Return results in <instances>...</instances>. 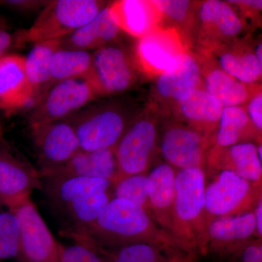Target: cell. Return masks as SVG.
I'll return each mask as SVG.
<instances>
[{"instance_id": "obj_14", "label": "cell", "mask_w": 262, "mask_h": 262, "mask_svg": "<svg viewBox=\"0 0 262 262\" xmlns=\"http://www.w3.org/2000/svg\"><path fill=\"white\" fill-rule=\"evenodd\" d=\"M206 179L201 168L182 169L176 176L174 214L185 223L201 218L206 206Z\"/></svg>"}, {"instance_id": "obj_1", "label": "cell", "mask_w": 262, "mask_h": 262, "mask_svg": "<svg viewBox=\"0 0 262 262\" xmlns=\"http://www.w3.org/2000/svg\"><path fill=\"white\" fill-rule=\"evenodd\" d=\"M48 203L72 237L94 222L113 196L115 183L85 177H41Z\"/></svg>"}, {"instance_id": "obj_18", "label": "cell", "mask_w": 262, "mask_h": 262, "mask_svg": "<svg viewBox=\"0 0 262 262\" xmlns=\"http://www.w3.org/2000/svg\"><path fill=\"white\" fill-rule=\"evenodd\" d=\"M201 80V70L195 58L181 53L170 67L160 74L157 81L158 94L177 101L187 91L196 89Z\"/></svg>"}, {"instance_id": "obj_20", "label": "cell", "mask_w": 262, "mask_h": 262, "mask_svg": "<svg viewBox=\"0 0 262 262\" xmlns=\"http://www.w3.org/2000/svg\"><path fill=\"white\" fill-rule=\"evenodd\" d=\"M181 53L178 44L166 32L146 34L137 45V55L143 65L160 73L168 70Z\"/></svg>"}, {"instance_id": "obj_27", "label": "cell", "mask_w": 262, "mask_h": 262, "mask_svg": "<svg viewBox=\"0 0 262 262\" xmlns=\"http://www.w3.org/2000/svg\"><path fill=\"white\" fill-rule=\"evenodd\" d=\"M92 55L89 51L58 48L52 58V82L85 75L91 68Z\"/></svg>"}, {"instance_id": "obj_21", "label": "cell", "mask_w": 262, "mask_h": 262, "mask_svg": "<svg viewBox=\"0 0 262 262\" xmlns=\"http://www.w3.org/2000/svg\"><path fill=\"white\" fill-rule=\"evenodd\" d=\"M106 262H189V258L149 243H135L108 253L99 248Z\"/></svg>"}, {"instance_id": "obj_34", "label": "cell", "mask_w": 262, "mask_h": 262, "mask_svg": "<svg viewBox=\"0 0 262 262\" xmlns=\"http://www.w3.org/2000/svg\"><path fill=\"white\" fill-rule=\"evenodd\" d=\"M151 5L170 20L183 22L187 18L191 3L187 0H158Z\"/></svg>"}, {"instance_id": "obj_17", "label": "cell", "mask_w": 262, "mask_h": 262, "mask_svg": "<svg viewBox=\"0 0 262 262\" xmlns=\"http://www.w3.org/2000/svg\"><path fill=\"white\" fill-rule=\"evenodd\" d=\"M120 28L110 6L103 7L89 23L67 37L61 38L60 48L64 49H98L117 37Z\"/></svg>"}, {"instance_id": "obj_11", "label": "cell", "mask_w": 262, "mask_h": 262, "mask_svg": "<svg viewBox=\"0 0 262 262\" xmlns=\"http://www.w3.org/2000/svg\"><path fill=\"white\" fill-rule=\"evenodd\" d=\"M35 93L26 73L24 57L0 58V110L11 114L35 101Z\"/></svg>"}, {"instance_id": "obj_6", "label": "cell", "mask_w": 262, "mask_h": 262, "mask_svg": "<svg viewBox=\"0 0 262 262\" xmlns=\"http://www.w3.org/2000/svg\"><path fill=\"white\" fill-rule=\"evenodd\" d=\"M13 211L20 229L19 262H59V244L31 199Z\"/></svg>"}, {"instance_id": "obj_10", "label": "cell", "mask_w": 262, "mask_h": 262, "mask_svg": "<svg viewBox=\"0 0 262 262\" xmlns=\"http://www.w3.org/2000/svg\"><path fill=\"white\" fill-rule=\"evenodd\" d=\"M251 184L232 170L225 169L206 188L205 211L220 218L236 215L249 200Z\"/></svg>"}, {"instance_id": "obj_23", "label": "cell", "mask_w": 262, "mask_h": 262, "mask_svg": "<svg viewBox=\"0 0 262 262\" xmlns=\"http://www.w3.org/2000/svg\"><path fill=\"white\" fill-rule=\"evenodd\" d=\"M60 46L61 39L35 43L28 56L24 58L27 78L36 96L39 90L52 82V58Z\"/></svg>"}, {"instance_id": "obj_29", "label": "cell", "mask_w": 262, "mask_h": 262, "mask_svg": "<svg viewBox=\"0 0 262 262\" xmlns=\"http://www.w3.org/2000/svg\"><path fill=\"white\" fill-rule=\"evenodd\" d=\"M219 63L220 70L244 84L253 83L261 76L262 70L252 53H224Z\"/></svg>"}, {"instance_id": "obj_38", "label": "cell", "mask_w": 262, "mask_h": 262, "mask_svg": "<svg viewBox=\"0 0 262 262\" xmlns=\"http://www.w3.org/2000/svg\"><path fill=\"white\" fill-rule=\"evenodd\" d=\"M256 222V232L258 237H261L262 235V202L260 200L256 206V209L253 212Z\"/></svg>"}, {"instance_id": "obj_32", "label": "cell", "mask_w": 262, "mask_h": 262, "mask_svg": "<svg viewBox=\"0 0 262 262\" xmlns=\"http://www.w3.org/2000/svg\"><path fill=\"white\" fill-rule=\"evenodd\" d=\"M147 176L144 173L122 177L114 185V198L136 203L147 211Z\"/></svg>"}, {"instance_id": "obj_41", "label": "cell", "mask_w": 262, "mask_h": 262, "mask_svg": "<svg viewBox=\"0 0 262 262\" xmlns=\"http://www.w3.org/2000/svg\"><path fill=\"white\" fill-rule=\"evenodd\" d=\"M256 151H257V155L258 157V159H259L260 161L262 162V146L261 144H259V145L256 146Z\"/></svg>"}, {"instance_id": "obj_30", "label": "cell", "mask_w": 262, "mask_h": 262, "mask_svg": "<svg viewBox=\"0 0 262 262\" xmlns=\"http://www.w3.org/2000/svg\"><path fill=\"white\" fill-rule=\"evenodd\" d=\"M248 122L249 118L242 106L224 107L218 122L217 144L222 147L228 148L237 144Z\"/></svg>"}, {"instance_id": "obj_9", "label": "cell", "mask_w": 262, "mask_h": 262, "mask_svg": "<svg viewBox=\"0 0 262 262\" xmlns=\"http://www.w3.org/2000/svg\"><path fill=\"white\" fill-rule=\"evenodd\" d=\"M31 128L42 160V170L63 165L80 150L75 129L69 120H58Z\"/></svg>"}, {"instance_id": "obj_42", "label": "cell", "mask_w": 262, "mask_h": 262, "mask_svg": "<svg viewBox=\"0 0 262 262\" xmlns=\"http://www.w3.org/2000/svg\"><path fill=\"white\" fill-rule=\"evenodd\" d=\"M4 206V204H3V201H2V200L0 199V211H1L2 207Z\"/></svg>"}, {"instance_id": "obj_37", "label": "cell", "mask_w": 262, "mask_h": 262, "mask_svg": "<svg viewBox=\"0 0 262 262\" xmlns=\"http://www.w3.org/2000/svg\"><path fill=\"white\" fill-rule=\"evenodd\" d=\"M13 39L6 22L0 18V58L7 55V52L13 44Z\"/></svg>"}, {"instance_id": "obj_40", "label": "cell", "mask_w": 262, "mask_h": 262, "mask_svg": "<svg viewBox=\"0 0 262 262\" xmlns=\"http://www.w3.org/2000/svg\"><path fill=\"white\" fill-rule=\"evenodd\" d=\"M256 58V61L260 68L262 70V45L261 43L258 44L256 46V50H255V53H253Z\"/></svg>"}, {"instance_id": "obj_19", "label": "cell", "mask_w": 262, "mask_h": 262, "mask_svg": "<svg viewBox=\"0 0 262 262\" xmlns=\"http://www.w3.org/2000/svg\"><path fill=\"white\" fill-rule=\"evenodd\" d=\"M176 176L174 169L168 163H163L153 169L147 176L148 202L160 218H166L169 213L174 214L176 194Z\"/></svg>"}, {"instance_id": "obj_24", "label": "cell", "mask_w": 262, "mask_h": 262, "mask_svg": "<svg viewBox=\"0 0 262 262\" xmlns=\"http://www.w3.org/2000/svg\"><path fill=\"white\" fill-rule=\"evenodd\" d=\"M120 29L136 37H144L153 24L149 4L139 0H125L110 5Z\"/></svg>"}, {"instance_id": "obj_5", "label": "cell", "mask_w": 262, "mask_h": 262, "mask_svg": "<svg viewBox=\"0 0 262 262\" xmlns=\"http://www.w3.org/2000/svg\"><path fill=\"white\" fill-rule=\"evenodd\" d=\"M96 96L85 75L55 82L31 113V127L64 120Z\"/></svg>"}, {"instance_id": "obj_4", "label": "cell", "mask_w": 262, "mask_h": 262, "mask_svg": "<svg viewBox=\"0 0 262 262\" xmlns=\"http://www.w3.org/2000/svg\"><path fill=\"white\" fill-rule=\"evenodd\" d=\"M70 122L85 151L114 149L128 127L126 114L116 106L84 110Z\"/></svg>"}, {"instance_id": "obj_25", "label": "cell", "mask_w": 262, "mask_h": 262, "mask_svg": "<svg viewBox=\"0 0 262 262\" xmlns=\"http://www.w3.org/2000/svg\"><path fill=\"white\" fill-rule=\"evenodd\" d=\"M205 91L224 107L241 106L247 101L249 92L246 84L220 69L211 70L205 78Z\"/></svg>"}, {"instance_id": "obj_31", "label": "cell", "mask_w": 262, "mask_h": 262, "mask_svg": "<svg viewBox=\"0 0 262 262\" xmlns=\"http://www.w3.org/2000/svg\"><path fill=\"white\" fill-rule=\"evenodd\" d=\"M20 229L15 212L0 211V262L3 260L20 261Z\"/></svg>"}, {"instance_id": "obj_2", "label": "cell", "mask_w": 262, "mask_h": 262, "mask_svg": "<svg viewBox=\"0 0 262 262\" xmlns=\"http://www.w3.org/2000/svg\"><path fill=\"white\" fill-rule=\"evenodd\" d=\"M74 237L76 241L115 248L135 243H149L167 248L174 246L169 239L161 237L145 208L117 198H112L96 220Z\"/></svg>"}, {"instance_id": "obj_8", "label": "cell", "mask_w": 262, "mask_h": 262, "mask_svg": "<svg viewBox=\"0 0 262 262\" xmlns=\"http://www.w3.org/2000/svg\"><path fill=\"white\" fill-rule=\"evenodd\" d=\"M156 139V127L147 119L137 120L127 127L114 148L119 179L146 171Z\"/></svg>"}, {"instance_id": "obj_28", "label": "cell", "mask_w": 262, "mask_h": 262, "mask_svg": "<svg viewBox=\"0 0 262 262\" xmlns=\"http://www.w3.org/2000/svg\"><path fill=\"white\" fill-rule=\"evenodd\" d=\"M230 168L250 183L261 181L262 162L258 159L256 145L251 142L237 143L228 147Z\"/></svg>"}, {"instance_id": "obj_3", "label": "cell", "mask_w": 262, "mask_h": 262, "mask_svg": "<svg viewBox=\"0 0 262 262\" xmlns=\"http://www.w3.org/2000/svg\"><path fill=\"white\" fill-rule=\"evenodd\" d=\"M103 8L96 0H57L44 8L34 23L17 39L37 43L61 39L89 23Z\"/></svg>"}, {"instance_id": "obj_13", "label": "cell", "mask_w": 262, "mask_h": 262, "mask_svg": "<svg viewBox=\"0 0 262 262\" xmlns=\"http://www.w3.org/2000/svg\"><path fill=\"white\" fill-rule=\"evenodd\" d=\"M41 178L34 169L9 155H0V199L13 211L40 189Z\"/></svg>"}, {"instance_id": "obj_7", "label": "cell", "mask_w": 262, "mask_h": 262, "mask_svg": "<svg viewBox=\"0 0 262 262\" xmlns=\"http://www.w3.org/2000/svg\"><path fill=\"white\" fill-rule=\"evenodd\" d=\"M85 77L96 95L113 94L127 91L134 82V73L125 51L107 45L92 55L91 68Z\"/></svg>"}, {"instance_id": "obj_33", "label": "cell", "mask_w": 262, "mask_h": 262, "mask_svg": "<svg viewBox=\"0 0 262 262\" xmlns=\"http://www.w3.org/2000/svg\"><path fill=\"white\" fill-rule=\"evenodd\" d=\"M64 246L59 244V262H106L95 245L84 241Z\"/></svg>"}, {"instance_id": "obj_22", "label": "cell", "mask_w": 262, "mask_h": 262, "mask_svg": "<svg viewBox=\"0 0 262 262\" xmlns=\"http://www.w3.org/2000/svg\"><path fill=\"white\" fill-rule=\"evenodd\" d=\"M176 101L183 116L196 123H216L223 110L218 100L199 88L187 91Z\"/></svg>"}, {"instance_id": "obj_39", "label": "cell", "mask_w": 262, "mask_h": 262, "mask_svg": "<svg viewBox=\"0 0 262 262\" xmlns=\"http://www.w3.org/2000/svg\"><path fill=\"white\" fill-rule=\"evenodd\" d=\"M229 3L244 5L248 8L261 10L262 8V1L261 0H241V1H229Z\"/></svg>"}, {"instance_id": "obj_36", "label": "cell", "mask_w": 262, "mask_h": 262, "mask_svg": "<svg viewBox=\"0 0 262 262\" xmlns=\"http://www.w3.org/2000/svg\"><path fill=\"white\" fill-rule=\"evenodd\" d=\"M247 113L249 120L258 130L262 129V94L261 92L255 95L248 104Z\"/></svg>"}, {"instance_id": "obj_15", "label": "cell", "mask_w": 262, "mask_h": 262, "mask_svg": "<svg viewBox=\"0 0 262 262\" xmlns=\"http://www.w3.org/2000/svg\"><path fill=\"white\" fill-rule=\"evenodd\" d=\"M256 233L253 212L231 216L220 217L212 221L208 227V235L212 247L217 253L231 256L238 251Z\"/></svg>"}, {"instance_id": "obj_35", "label": "cell", "mask_w": 262, "mask_h": 262, "mask_svg": "<svg viewBox=\"0 0 262 262\" xmlns=\"http://www.w3.org/2000/svg\"><path fill=\"white\" fill-rule=\"evenodd\" d=\"M229 257L231 262H262L261 243H248Z\"/></svg>"}, {"instance_id": "obj_12", "label": "cell", "mask_w": 262, "mask_h": 262, "mask_svg": "<svg viewBox=\"0 0 262 262\" xmlns=\"http://www.w3.org/2000/svg\"><path fill=\"white\" fill-rule=\"evenodd\" d=\"M41 177H85L115 183L119 179V170L114 149L80 150L63 165L42 170Z\"/></svg>"}, {"instance_id": "obj_16", "label": "cell", "mask_w": 262, "mask_h": 262, "mask_svg": "<svg viewBox=\"0 0 262 262\" xmlns=\"http://www.w3.org/2000/svg\"><path fill=\"white\" fill-rule=\"evenodd\" d=\"M205 143L199 132L185 127H170L162 141L161 151L169 165L182 169L201 168Z\"/></svg>"}, {"instance_id": "obj_26", "label": "cell", "mask_w": 262, "mask_h": 262, "mask_svg": "<svg viewBox=\"0 0 262 262\" xmlns=\"http://www.w3.org/2000/svg\"><path fill=\"white\" fill-rule=\"evenodd\" d=\"M199 15L202 23L224 37H236L242 31L241 19L226 2H204L200 8Z\"/></svg>"}]
</instances>
